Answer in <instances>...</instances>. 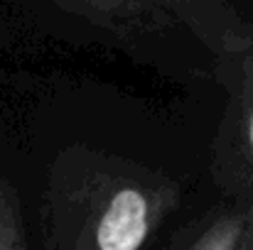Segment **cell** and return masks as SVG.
I'll use <instances>...</instances> for the list:
<instances>
[{"mask_svg": "<svg viewBox=\"0 0 253 250\" xmlns=\"http://www.w3.org/2000/svg\"><path fill=\"white\" fill-rule=\"evenodd\" d=\"M231 152L241 157L244 165L251 167L253 174V54L241 71L231 110Z\"/></svg>", "mask_w": 253, "mask_h": 250, "instance_id": "7a4b0ae2", "label": "cell"}, {"mask_svg": "<svg viewBox=\"0 0 253 250\" xmlns=\"http://www.w3.org/2000/svg\"><path fill=\"white\" fill-rule=\"evenodd\" d=\"M179 201L165 172L74 145L59 152L42 199L47 250H143Z\"/></svg>", "mask_w": 253, "mask_h": 250, "instance_id": "6da1fadb", "label": "cell"}, {"mask_svg": "<svg viewBox=\"0 0 253 250\" xmlns=\"http://www.w3.org/2000/svg\"><path fill=\"white\" fill-rule=\"evenodd\" d=\"M251 241H253V238H251ZM246 250H251V243H249V248H246Z\"/></svg>", "mask_w": 253, "mask_h": 250, "instance_id": "5b68a950", "label": "cell"}, {"mask_svg": "<svg viewBox=\"0 0 253 250\" xmlns=\"http://www.w3.org/2000/svg\"><path fill=\"white\" fill-rule=\"evenodd\" d=\"M251 250H253V241H251Z\"/></svg>", "mask_w": 253, "mask_h": 250, "instance_id": "8992f818", "label": "cell"}, {"mask_svg": "<svg viewBox=\"0 0 253 250\" xmlns=\"http://www.w3.org/2000/svg\"><path fill=\"white\" fill-rule=\"evenodd\" d=\"M0 250H30L20 196L2 174H0Z\"/></svg>", "mask_w": 253, "mask_h": 250, "instance_id": "277c9868", "label": "cell"}, {"mask_svg": "<svg viewBox=\"0 0 253 250\" xmlns=\"http://www.w3.org/2000/svg\"><path fill=\"white\" fill-rule=\"evenodd\" d=\"M253 238L251 218L244 214H224L192 243L189 250H246Z\"/></svg>", "mask_w": 253, "mask_h": 250, "instance_id": "3957f363", "label": "cell"}]
</instances>
